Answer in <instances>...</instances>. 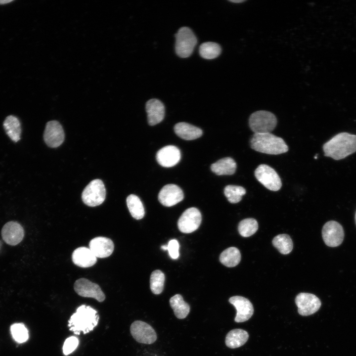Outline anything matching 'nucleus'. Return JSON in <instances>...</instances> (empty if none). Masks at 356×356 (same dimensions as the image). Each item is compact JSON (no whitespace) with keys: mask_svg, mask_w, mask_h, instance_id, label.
Returning <instances> with one entry per match:
<instances>
[{"mask_svg":"<svg viewBox=\"0 0 356 356\" xmlns=\"http://www.w3.org/2000/svg\"><path fill=\"white\" fill-rule=\"evenodd\" d=\"M73 263L81 267H89L94 265L97 261L96 257L89 248L81 247L76 249L72 253Z\"/></svg>","mask_w":356,"mask_h":356,"instance_id":"obj_20","label":"nucleus"},{"mask_svg":"<svg viewBox=\"0 0 356 356\" xmlns=\"http://www.w3.org/2000/svg\"><path fill=\"white\" fill-rule=\"evenodd\" d=\"M248 333L241 329H234L226 335L225 343L227 347L234 349L243 345L248 340Z\"/></svg>","mask_w":356,"mask_h":356,"instance_id":"obj_23","label":"nucleus"},{"mask_svg":"<svg viewBox=\"0 0 356 356\" xmlns=\"http://www.w3.org/2000/svg\"><path fill=\"white\" fill-rule=\"evenodd\" d=\"M90 250L96 258H104L110 256L114 249L113 241L105 237H96L89 243Z\"/></svg>","mask_w":356,"mask_h":356,"instance_id":"obj_18","label":"nucleus"},{"mask_svg":"<svg viewBox=\"0 0 356 356\" xmlns=\"http://www.w3.org/2000/svg\"><path fill=\"white\" fill-rule=\"evenodd\" d=\"M148 124L150 126L160 123L165 115V107L163 103L157 99H151L146 103Z\"/></svg>","mask_w":356,"mask_h":356,"instance_id":"obj_19","label":"nucleus"},{"mask_svg":"<svg viewBox=\"0 0 356 356\" xmlns=\"http://www.w3.org/2000/svg\"><path fill=\"white\" fill-rule=\"evenodd\" d=\"M174 131L178 136L187 140L195 139L202 134L201 129L185 122H180L176 124Z\"/></svg>","mask_w":356,"mask_h":356,"instance_id":"obj_21","label":"nucleus"},{"mask_svg":"<svg viewBox=\"0 0 356 356\" xmlns=\"http://www.w3.org/2000/svg\"><path fill=\"white\" fill-rule=\"evenodd\" d=\"M79 340L75 336H71L67 338L63 346V352L65 355L72 353L78 347Z\"/></svg>","mask_w":356,"mask_h":356,"instance_id":"obj_34","label":"nucleus"},{"mask_svg":"<svg viewBox=\"0 0 356 356\" xmlns=\"http://www.w3.org/2000/svg\"><path fill=\"white\" fill-rule=\"evenodd\" d=\"M175 50L180 57L191 55L197 43V39L192 31L187 27H181L175 34Z\"/></svg>","mask_w":356,"mask_h":356,"instance_id":"obj_5","label":"nucleus"},{"mask_svg":"<svg viewBox=\"0 0 356 356\" xmlns=\"http://www.w3.org/2000/svg\"><path fill=\"white\" fill-rule=\"evenodd\" d=\"M250 145L256 151L267 154L277 155L288 150L282 138L270 133L254 134L250 139Z\"/></svg>","mask_w":356,"mask_h":356,"instance_id":"obj_3","label":"nucleus"},{"mask_svg":"<svg viewBox=\"0 0 356 356\" xmlns=\"http://www.w3.org/2000/svg\"><path fill=\"white\" fill-rule=\"evenodd\" d=\"M99 316L97 312L89 306L83 305L78 307L68 320L70 330L79 335L82 331L86 334L97 325Z\"/></svg>","mask_w":356,"mask_h":356,"instance_id":"obj_2","label":"nucleus"},{"mask_svg":"<svg viewBox=\"0 0 356 356\" xmlns=\"http://www.w3.org/2000/svg\"><path fill=\"white\" fill-rule=\"evenodd\" d=\"M273 245L282 254H288L293 249V242L289 235L286 234H279L272 240Z\"/></svg>","mask_w":356,"mask_h":356,"instance_id":"obj_29","label":"nucleus"},{"mask_svg":"<svg viewBox=\"0 0 356 356\" xmlns=\"http://www.w3.org/2000/svg\"><path fill=\"white\" fill-rule=\"evenodd\" d=\"M130 332L133 338L140 343L151 344L157 339L154 329L148 323L140 320H136L132 323Z\"/></svg>","mask_w":356,"mask_h":356,"instance_id":"obj_9","label":"nucleus"},{"mask_svg":"<svg viewBox=\"0 0 356 356\" xmlns=\"http://www.w3.org/2000/svg\"><path fill=\"white\" fill-rule=\"evenodd\" d=\"M229 1H231V2H235V3H240V2H242L245 1L244 0H229Z\"/></svg>","mask_w":356,"mask_h":356,"instance_id":"obj_37","label":"nucleus"},{"mask_svg":"<svg viewBox=\"0 0 356 356\" xmlns=\"http://www.w3.org/2000/svg\"><path fill=\"white\" fill-rule=\"evenodd\" d=\"M127 204L132 216L136 220L143 218L145 214L143 204L138 197L131 194L127 198Z\"/></svg>","mask_w":356,"mask_h":356,"instance_id":"obj_27","label":"nucleus"},{"mask_svg":"<svg viewBox=\"0 0 356 356\" xmlns=\"http://www.w3.org/2000/svg\"><path fill=\"white\" fill-rule=\"evenodd\" d=\"M249 125L254 134L270 133L277 125V119L270 112L257 111L250 116Z\"/></svg>","mask_w":356,"mask_h":356,"instance_id":"obj_4","label":"nucleus"},{"mask_svg":"<svg viewBox=\"0 0 356 356\" xmlns=\"http://www.w3.org/2000/svg\"><path fill=\"white\" fill-rule=\"evenodd\" d=\"M158 163L164 167H171L178 163L180 159V152L174 145H167L160 149L156 154Z\"/></svg>","mask_w":356,"mask_h":356,"instance_id":"obj_17","label":"nucleus"},{"mask_svg":"<svg viewBox=\"0 0 356 356\" xmlns=\"http://www.w3.org/2000/svg\"><path fill=\"white\" fill-rule=\"evenodd\" d=\"M10 332L13 339L18 343H24L29 338L28 330L25 325L21 323L11 325Z\"/></svg>","mask_w":356,"mask_h":356,"instance_id":"obj_33","label":"nucleus"},{"mask_svg":"<svg viewBox=\"0 0 356 356\" xmlns=\"http://www.w3.org/2000/svg\"><path fill=\"white\" fill-rule=\"evenodd\" d=\"M355 221H356V216H355Z\"/></svg>","mask_w":356,"mask_h":356,"instance_id":"obj_39","label":"nucleus"},{"mask_svg":"<svg viewBox=\"0 0 356 356\" xmlns=\"http://www.w3.org/2000/svg\"><path fill=\"white\" fill-rule=\"evenodd\" d=\"M12 0H0V4H5L11 2Z\"/></svg>","mask_w":356,"mask_h":356,"instance_id":"obj_36","label":"nucleus"},{"mask_svg":"<svg viewBox=\"0 0 356 356\" xmlns=\"http://www.w3.org/2000/svg\"><path fill=\"white\" fill-rule=\"evenodd\" d=\"M211 169L219 176L231 175L235 172L236 164L232 158L225 157L212 164Z\"/></svg>","mask_w":356,"mask_h":356,"instance_id":"obj_22","label":"nucleus"},{"mask_svg":"<svg viewBox=\"0 0 356 356\" xmlns=\"http://www.w3.org/2000/svg\"><path fill=\"white\" fill-rule=\"evenodd\" d=\"M1 235L2 239L6 244L15 246L20 243L23 240L24 230L19 222L10 221L3 226Z\"/></svg>","mask_w":356,"mask_h":356,"instance_id":"obj_14","label":"nucleus"},{"mask_svg":"<svg viewBox=\"0 0 356 356\" xmlns=\"http://www.w3.org/2000/svg\"><path fill=\"white\" fill-rule=\"evenodd\" d=\"M167 250L170 256L173 259H177L179 257V244L176 239L169 241L167 245Z\"/></svg>","mask_w":356,"mask_h":356,"instance_id":"obj_35","label":"nucleus"},{"mask_svg":"<svg viewBox=\"0 0 356 356\" xmlns=\"http://www.w3.org/2000/svg\"><path fill=\"white\" fill-rule=\"evenodd\" d=\"M4 129L10 139L14 142L20 139L21 127L19 120L16 117L9 115L3 122Z\"/></svg>","mask_w":356,"mask_h":356,"instance_id":"obj_25","label":"nucleus"},{"mask_svg":"<svg viewBox=\"0 0 356 356\" xmlns=\"http://www.w3.org/2000/svg\"><path fill=\"white\" fill-rule=\"evenodd\" d=\"M183 197V191L179 186L169 184L161 189L158 194V200L163 205L171 207L182 201Z\"/></svg>","mask_w":356,"mask_h":356,"instance_id":"obj_16","label":"nucleus"},{"mask_svg":"<svg viewBox=\"0 0 356 356\" xmlns=\"http://www.w3.org/2000/svg\"><path fill=\"white\" fill-rule=\"evenodd\" d=\"M199 50L200 56L206 59H212L217 57L222 51L221 47L218 44L211 42L202 44Z\"/></svg>","mask_w":356,"mask_h":356,"instance_id":"obj_28","label":"nucleus"},{"mask_svg":"<svg viewBox=\"0 0 356 356\" xmlns=\"http://www.w3.org/2000/svg\"><path fill=\"white\" fill-rule=\"evenodd\" d=\"M76 292L84 297L93 298L99 302H103L105 296L99 286L86 278L76 281L74 286Z\"/></svg>","mask_w":356,"mask_h":356,"instance_id":"obj_11","label":"nucleus"},{"mask_svg":"<svg viewBox=\"0 0 356 356\" xmlns=\"http://www.w3.org/2000/svg\"><path fill=\"white\" fill-rule=\"evenodd\" d=\"M229 302L236 310V314L234 318L235 322H243L247 321L253 314V306L247 298L235 296L230 297Z\"/></svg>","mask_w":356,"mask_h":356,"instance_id":"obj_15","label":"nucleus"},{"mask_svg":"<svg viewBox=\"0 0 356 356\" xmlns=\"http://www.w3.org/2000/svg\"><path fill=\"white\" fill-rule=\"evenodd\" d=\"M165 275L160 270H155L152 272L150 278V287L154 294L161 293L164 289Z\"/></svg>","mask_w":356,"mask_h":356,"instance_id":"obj_32","label":"nucleus"},{"mask_svg":"<svg viewBox=\"0 0 356 356\" xmlns=\"http://www.w3.org/2000/svg\"><path fill=\"white\" fill-rule=\"evenodd\" d=\"M224 193L228 201L234 204L242 200V196L246 193V190L241 186L228 185L224 188Z\"/></svg>","mask_w":356,"mask_h":356,"instance_id":"obj_31","label":"nucleus"},{"mask_svg":"<svg viewBox=\"0 0 356 356\" xmlns=\"http://www.w3.org/2000/svg\"><path fill=\"white\" fill-rule=\"evenodd\" d=\"M322 236L326 245L332 247L338 246L344 239L343 228L336 221H329L323 226Z\"/></svg>","mask_w":356,"mask_h":356,"instance_id":"obj_10","label":"nucleus"},{"mask_svg":"<svg viewBox=\"0 0 356 356\" xmlns=\"http://www.w3.org/2000/svg\"><path fill=\"white\" fill-rule=\"evenodd\" d=\"M241 260V254L238 249L231 247L224 250L220 256V261L227 267L237 266Z\"/></svg>","mask_w":356,"mask_h":356,"instance_id":"obj_26","label":"nucleus"},{"mask_svg":"<svg viewBox=\"0 0 356 356\" xmlns=\"http://www.w3.org/2000/svg\"><path fill=\"white\" fill-rule=\"evenodd\" d=\"M258 229V222L253 218H247L242 220L239 223L238 226L239 234L244 237L253 235Z\"/></svg>","mask_w":356,"mask_h":356,"instance_id":"obj_30","label":"nucleus"},{"mask_svg":"<svg viewBox=\"0 0 356 356\" xmlns=\"http://www.w3.org/2000/svg\"><path fill=\"white\" fill-rule=\"evenodd\" d=\"M161 248H162V249H163L164 250H167V246H166V245H163L161 246Z\"/></svg>","mask_w":356,"mask_h":356,"instance_id":"obj_38","label":"nucleus"},{"mask_svg":"<svg viewBox=\"0 0 356 356\" xmlns=\"http://www.w3.org/2000/svg\"><path fill=\"white\" fill-rule=\"evenodd\" d=\"M299 313L308 316L316 312L321 306L319 299L315 295L308 293H301L295 298Z\"/></svg>","mask_w":356,"mask_h":356,"instance_id":"obj_12","label":"nucleus"},{"mask_svg":"<svg viewBox=\"0 0 356 356\" xmlns=\"http://www.w3.org/2000/svg\"><path fill=\"white\" fill-rule=\"evenodd\" d=\"M170 304L175 315L178 319L185 318L190 312V306L180 294H176L170 299Z\"/></svg>","mask_w":356,"mask_h":356,"instance_id":"obj_24","label":"nucleus"},{"mask_svg":"<svg viewBox=\"0 0 356 356\" xmlns=\"http://www.w3.org/2000/svg\"><path fill=\"white\" fill-rule=\"evenodd\" d=\"M202 216L199 210L191 207L186 209L180 216L178 222L179 230L183 233H189L195 231L200 226Z\"/></svg>","mask_w":356,"mask_h":356,"instance_id":"obj_8","label":"nucleus"},{"mask_svg":"<svg viewBox=\"0 0 356 356\" xmlns=\"http://www.w3.org/2000/svg\"><path fill=\"white\" fill-rule=\"evenodd\" d=\"M45 143L50 147L59 146L64 140V133L61 124L56 121L47 122L44 134Z\"/></svg>","mask_w":356,"mask_h":356,"instance_id":"obj_13","label":"nucleus"},{"mask_svg":"<svg viewBox=\"0 0 356 356\" xmlns=\"http://www.w3.org/2000/svg\"><path fill=\"white\" fill-rule=\"evenodd\" d=\"M105 197V187L102 181L99 179L91 181L85 188L82 194L83 202L90 207L101 205Z\"/></svg>","mask_w":356,"mask_h":356,"instance_id":"obj_6","label":"nucleus"},{"mask_svg":"<svg viewBox=\"0 0 356 356\" xmlns=\"http://www.w3.org/2000/svg\"><path fill=\"white\" fill-rule=\"evenodd\" d=\"M257 179L267 189L271 191H278L282 186L279 176L276 171L266 164L259 165L255 171Z\"/></svg>","mask_w":356,"mask_h":356,"instance_id":"obj_7","label":"nucleus"},{"mask_svg":"<svg viewBox=\"0 0 356 356\" xmlns=\"http://www.w3.org/2000/svg\"><path fill=\"white\" fill-rule=\"evenodd\" d=\"M324 155L341 160L356 151V135L341 133L335 135L323 146Z\"/></svg>","mask_w":356,"mask_h":356,"instance_id":"obj_1","label":"nucleus"}]
</instances>
